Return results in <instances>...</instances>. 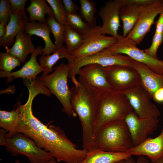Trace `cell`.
Instances as JSON below:
<instances>
[{
	"mask_svg": "<svg viewBox=\"0 0 163 163\" xmlns=\"http://www.w3.org/2000/svg\"><path fill=\"white\" fill-rule=\"evenodd\" d=\"M66 24L84 38L94 33L100 27L94 29L90 27L77 13L66 14Z\"/></svg>",
	"mask_w": 163,
	"mask_h": 163,
	"instance_id": "cell-26",
	"label": "cell"
},
{
	"mask_svg": "<svg viewBox=\"0 0 163 163\" xmlns=\"http://www.w3.org/2000/svg\"><path fill=\"white\" fill-rule=\"evenodd\" d=\"M78 83L70 89L71 103L78 115L82 125L83 133L90 135L95 132L94 125L100 92L79 76Z\"/></svg>",
	"mask_w": 163,
	"mask_h": 163,
	"instance_id": "cell-2",
	"label": "cell"
},
{
	"mask_svg": "<svg viewBox=\"0 0 163 163\" xmlns=\"http://www.w3.org/2000/svg\"><path fill=\"white\" fill-rule=\"evenodd\" d=\"M115 163H150L149 160L144 156H140L136 160L132 156L127 158L119 161Z\"/></svg>",
	"mask_w": 163,
	"mask_h": 163,
	"instance_id": "cell-37",
	"label": "cell"
},
{
	"mask_svg": "<svg viewBox=\"0 0 163 163\" xmlns=\"http://www.w3.org/2000/svg\"><path fill=\"white\" fill-rule=\"evenodd\" d=\"M51 8L56 20L64 25L66 24V13L62 2L60 0H46Z\"/></svg>",
	"mask_w": 163,
	"mask_h": 163,
	"instance_id": "cell-32",
	"label": "cell"
},
{
	"mask_svg": "<svg viewBox=\"0 0 163 163\" xmlns=\"http://www.w3.org/2000/svg\"><path fill=\"white\" fill-rule=\"evenodd\" d=\"M122 92L139 117L158 119L161 115L158 109L151 101L149 92L141 84Z\"/></svg>",
	"mask_w": 163,
	"mask_h": 163,
	"instance_id": "cell-8",
	"label": "cell"
},
{
	"mask_svg": "<svg viewBox=\"0 0 163 163\" xmlns=\"http://www.w3.org/2000/svg\"><path fill=\"white\" fill-rule=\"evenodd\" d=\"M46 23L49 25L51 32L54 38L56 50H58L63 46L65 25L62 24L57 21L54 18L53 13L48 15Z\"/></svg>",
	"mask_w": 163,
	"mask_h": 163,
	"instance_id": "cell-28",
	"label": "cell"
},
{
	"mask_svg": "<svg viewBox=\"0 0 163 163\" xmlns=\"http://www.w3.org/2000/svg\"><path fill=\"white\" fill-rule=\"evenodd\" d=\"M132 67L139 73L141 84L149 92L152 99L155 92L163 87V75L153 72L145 65L133 60Z\"/></svg>",
	"mask_w": 163,
	"mask_h": 163,
	"instance_id": "cell-19",
	"label": "cell"
},
{
	"mask_svg": "<svg viewBox=\"0 0 163 163\" xmlns=\"http://www.w3.org/2000/svg\"></svg>",
	"mask_w": 163,
	"mask_h": 163,
	"instance_id": "cell-44",
	"label": "cell"
},
{
	"mask_svg": "<svg viewBox=\"0 0 163 163\" xmlns=\"http://www.w3.org/2000/svg\"><path fill=\"white\" fill-rule=\"evenodd\" d=\"M134 146L124 120L107 124L95 133V148L113 152H127Z\"/></svg>",
	"mask_w": 163,
	"mask_h": 163,
	"instance_id": "cell-4",
	"label": "cell"
},
{
	"mask_svg": "<svg viewBox=\"0 0 163 163\" xmlns=\"http://www.w3.org/2000/svg\"><path fill=\"white\" fill-rule=\"evenodd\" d=\"M5 146L7 152L12 156L24 155L30 163H46L54 158L50 153L38 147L32 139L21 133L6 138Z\"/></svg>",
	"mask_w": 163,
	"mask_h": 163,
	"instance_id": "cell-6",
	"label": "cell"
},
{
	"mask_svg": "<svg viewBox=\"0 0 163 163\" xmlns=\"http://www.w3.org/2000/svg\"><path fill=\"white\" fill-rule=\"evenodd\" d=\"M163 10V0H152L141 10L136 23L126 37L137 45L140 43L155 22L156 16Z\"/></svg>",
	"mask_w": 163,
	"mask_h": 163,
	"instance_id": "cell-10",
	"label": "cell"
},
{
	"mask_svg": "<svg viewBox=\"0 0 163 163\" xmlns=\"http://www.w3.org/2000/svg\"><path fill=\"white\" fill-rule=\"evenodd\" d=\"M159 14L158 18L155 23L156 24L155 33H163V10Z\"/></svg>",
	"mask_w": 163,
	"mask_h": 163,
	"instance_id": "cell-38",
	"label": "cell"
},
{
	"mask_svg": "<svg viewBox=\"0 0 163 163\" xmlns=\"http://www.w3.org/2000/svg\"><path fill=\"white\" fill-rule=\"evenodd\" d=\"M131 156L127 152H113L95 148L88 151L81 163H115Z\"/></svg>",
	"mask_w": 163,
	"mask_h": 163,
	"instance_id": "cell-23",
	"label": "cell"
},
{
	"mask_svg": "<svg viewBox=\"0 0 163 163\" xmlns=\"http://www.w3.org/2000/svg\"><path fill=\"white\" fill-rule=\"evenodd\" d=\"M131 156L147 157L152 163L163 158V128L160 134L154 138L148 137L127 152Z\"/></svg>",
	"mask_w": 163,
	"mask_h": 163,
	"instance_id": "cell-17",
	"label": "cell"
},
{
	"mask_svg": "<svg viewBox=\"0 0 163 163\" xmlns=\"http://www.w3.org/2000/svg\"><path fill=\"white\" fill-rule=\"evenodd\" d=\"M6 25L3 23H0V38L5 35L6 32Z\"/></svg>",
	"mask_w": 163,
	"mask_h": 163,
	"instance_id": "cell-41",
	"label": "cell"
},
{
	"mask_svg": "<svg viewBox=\"0 0 163 163\" xmlns=\"http://www.w3.org/2000/svg\"><path fill=\"white\" fill-rule=\"evenodd\" d=\"M26 10L29 14L30 22L46 23V14L53 13L51 8L44 0H30V4Z\"/></svg>",
	"mask_w": 163,
	"mask_h": 163,
	"instance_id": "cell-25",
	"label": "cell"
},
{
	"mask_svg": "<svg viewBox=\"0 0 163 163\" xmlns=\"http://www.w3.org/2000/svg\"><path fill=\"white\" fill-rule=\"evenodd\" d=\"M152 0H120L119 16L123 24V37H126L136 22L143 8Z\"/></svg>",
	"mask_w": 163,
	"mask_h": 163,
	"instance_id": "cell-15",
	"label": "cell"
},
{
	"mask_svg": "<svg viewBox=\"0 0 163 163\" xmlns=\"http://www.w3.org/2000/svg\"><path fill=\"white\" fill-rule=\"evenodd\" d=\"M57 161L54 158H53L49 161L46 163H57ZM15 163H21V161L19 160H16L15 161Z\"/></svg>",
	"mask_w": 163,
	"mask_h": 163,
	"instance_id": "cell-42",
	"label": "cell"
},
{
	"mask_svg": "<svg viewBox=\"0 0 163 163\" xmlns=\"http://www.w3.org/2000/svg\"><path fill=\"white\" fill-rule=\"evenodd\" d=\"M29 18L12 13L10 19L6 26L5 35L0 38V46L8 47L13 44L14 38L20 32L25 31L26 24L29 21Z\"/></svg>",
	"mask_w": 163,
	"mask_h": 163,
	"instance_id": "cell-22",
	"label": "cell"
},
{
	"mask_svg": "<svg viewBox=\"0 0 163 163\" xmlns=\"http://www.w3.org/2000/svg\"><path fill=\"white\" fill-rule=\"evenodd\" d=\"M18 120V113L16 108L10 111L0 110V126L8 132L7 134H10L12 133Z\"/></svg>",
	"mask_w": 163,
	"mask_h": 163,
	"instance_id": "cell-30",
	"label": "cell"
},
{
	"mask_svg": "<svg viewBox=\"0 0 163 163\" xmlns=\"http://www.w3.org/2000/svg\"><path fill=\"white\" fill-rule=\"evenodd\" d=\"M133 110L126 97L122 92L112 90L101 93L94 125L95 133L107 124L124 120L126 115Z\"/></svg>",
	"mask_w": 163,
	"mask_h": 163,
	"instance_id": "cell-3",
	"label": "cell"
},
{
	"mask_svg": "<svg viewBox=\"0 0 163 163\" xmlns=\"http://www.w3.org/2000/svg\"><path fill=\"white\" fill-rule=\"evenodd\" d=\"M103 69L113 90L122 92L141 84L139 73L132 67L113 65Z\"/></svg>",
	"mask_w": 163,
	"mask_h": 163,
	"instance_id": "cell-11",
	"label": "cell"
},
{
	"mask_svg": "<svg viewBox=\"0 0 163 163\" xmlns=\"http://www.w3.org/2000/svg\"><path fill=\"white\" fill-rule=\"evenodd\" d=\"M38 94L35 90H30L27 102L24 104L18 102L16 109L18 121L12 133L7 134L6 137L10 138L16 133H22L32 139L38 147L50 153L57 162L81 163L88 151L78 149L60 127L51 125L48 126L34 115L32 102Z\"/></svg>",
	"mask_w": 163,
	"mask_h": 163,
	"instance_id": "cell-1",
	"label": "cell"
},
{
	"mask_svg": "<svg viewBox=\"0 0 163 163\" xmlns=\"http://www.w3.org/2000/svg\"><path fill=\"white\" fill-rule=\"evenodd\" d=\"M21 63L17 58L7 52H0V69L5 72H11L13 69L19 66Z\"/></svg>",
	"mask_w": 163,
	"mask_h": 163,
	"instance_id": "cell-31",
	"label": "cell"
},
{
	"mask_svg": "<svg viewBox=\"0 0 163 163\" xmlns=\"http://www.w3.org/2000/svg\"><path fill=\"white\" fill-rule=\"evenodd\" d=\"M118 40L112 36L95 33L84 39L80 47L72 54L75 58H80L97 54L116 43Z\"/></svg>",
	"mask_w": 163,
	"mask_h": 163,
	"instance_id": "cell-14",
	"label": "cell"
},
{
	"mask_svg": "<svg viewBox=\"0 0 163 163\" xmlns=\"http://www.w3.org/2000/svg\"><path fill=\"white\" fill-rule=\"evenodd\" d=\"M153 163H163V158Z\"/></svg>",
	"mask_w": 163,
	"mask_h": 163,
	"instance_id": "cell-43",
	"label": "cell"
},
{
	"mask_svg": "<svg viewBox=\"0 0 163 163\" xmlns=\"http://www.w3.org/2000/svg\"><path fill=\"white\" fill-rule=\"evenodd\" d=\"M132 60L129 56L124 54H105L101 52L89 56L75 58L73 63L70 65L69 77L74 84H75L78 82L75 76L78 70L87 65L95 63L103 67L122 65L132 67Z\"/></svg>",
	"mask_w": 163,
	"mask_h": 163,
	"instance_id": "cell-9",
	"label": "cell"
},
{
	"mask_svg": "<svg viewBox=\"0 0 163 163\" xmlns=\"http://www.w3.org/2000/svg\"><path fill=\"white\" fill-rule=\"evenodd\" d=\"M11 13L24 17H27L26 12L25 5L27 0H9Z\"/></svg>",
	"mask_w": 163,
	"mask_h": 163,
	"instance_id": "cell-35",
	"label": "cell"
},
{
	"mask_svg": "<svg viewBox=\"0 0 163 163\" xmlns=\"http://www.w3.org/2000/svg\"><path fill=\"white\" fill-rule=\"evenodd\" d=\"M163 42V33H155L151 46L143 50L150 56L155 58L158 59L157 56V51L159 46Z\"/></svg>",
	"mask_w": 163,
	"mask_h": 163,
	"instance_id": "cell-33",
	"label": "cell"
},
{
	"mask_svg": "<svg viewBox=\"0 0 163 163\" xmlns=\"http://www.w3.org/2000/svg\"><path fill=\"white\" fill-rule=\"evenodd\" d=\"M53 69L54 71L51 74L39 78L60 101L63 106L62 111L68 116L75 117L77 114L71 106L70 90L67 83L70 65L62 63Z\"/></svg>",
	"mask_w": 163,
	"mask_h": 163,
	"instance_id": "cell-5",
	"label": "cell"
},
{
	"mask_svg": "<svg viewBox=\"0 0 163 163\" xmlns=\"http://www.w3.org/2000/svg\"><path fill=\"white\" fill-rule=\"evenodd\" d=\"M62 2L66 14L77 13L80 10V7L72 0H62Z\"/></svg>",
	"mask_w": 163,
	"mask_h": 163,
	"instance_id": "cell-36",
	"label": "cell"
},
{
	"mask_svg": "<svg viewBox=\"0 0 163 163\" xmlns=\"http://www.w3.org/2000/svg\"><path fill=\"white\" fill-rule=\"evenodd\" d=\"M25 31L31 36L35 35L43 39L44 42L45 46L43 48V54L49 55L56 51L55 45L51 39L50 30L47 23L29 21L25 26Z\"/></svg>",
	"mask_w": 163,
	"mask_h": 163,
	"instance_id": "cell-21",
	"label": "cell"
},
{
	"mask_svg": "<svg viewBox=\"0 0 163 163\" xmlns=\"http://www.w3.org/2000/svg\"><path fill=\"white\" fill-rule=\"evenodd\" d=\"M43 49L41 46L37 47L35 50L31 53L29 60L17 71L7 73L0 70V78L7 77V83L12 81L16 78H21L23 79L30 80L36 78L38 74L44 70L37 61L36 58L38 55L43 54Z\"/></svg>",
	"mask_w": 163,
	"mask_h": 163,
	"instance_id": "cell-18",
	"label": "cell"
},
{
	"mask_svg": "<svg viewBox=\"0 0 163 163\" xmlns=\"http://www.w3.org/2000/svg\"><path fill=\"white\" fill-rule=\"evenodd\" d=\"M8 132L4 129H0V145L5 146L6 145V135Z\"/></svg>",
	"mask_w": 163,
	"mask_h": 163,
	"instance_id": "cell-40",
	"label": "cell"
},
{
	"mask_svg": "<svg viewBox=\"0 0 163 163\" xmlns=\"http://www.w3.org/2000/svg\"><path fill=\"white\" fill-rule=\"evenodd\" d=\"M79 14L91 28L95 29L100 27L96 24L94 16L96 9V4L89 0H80Z\"/></svg>",
	"mask_w": 163,
	"mask_h": 163,
	"instance_id": "cell-27",
	"label": "cell"
},
{
	"mask_svg": "<svg viewBox=\"0 0 163 163\" xmlns=\"http://www.w3.org/2000/svg\"><path fill=\"white\" fill-rule=\"evenodd\" d=\"M78 74L101 93L113 90L107 80L103 67L99 64L87 65L78 70Z\"/></svg>",
	"mask_w": 163,
	"mask_h": 163,
	"instance_id": "cell-16",
	"label": "cell"
},
{
	"mask_svg": "<svg viewBox=\"0 0 163 163\" xmlns=\"http://www.w3.org/2000/svg\"><path fill=\"white\" fill-rule=\"evenodd\" d=\"M12 14L9 0H0V23L7 25L10 21Z\"/></svg>",
	"mask_w": 163,
	"mask_h": 163,
	"instance_id": "cell-34",
	"label": "cell"
},
{
	"mask_svg": "<svg viewBox=\"0 0 163 163\" xmlns=\"http://www.w3.org/2000/svg\"><path fill=\"white\" fill-rule=\"evenodd\" d=\"M105 54H121L127 56L133 60L142 64L153 72L163 75V60L154 58L139 49L133 41L122 36L115 43L104 49Z\"/></svg>",
	"mask_w": 163,
	"mask_h": 163,
	"instance_id": "cell-7",
	"label": "cell"
},
{
	"mask_svg": "<svg viewBox=\"0 0 163 163\" xmlns=\"http://www.w3.org/2000/svg\"><path fill=\"white\" fill-rule=\"evenodd\" d=\"M124 120L131 137L134 146L141 143L155 131L158 126V119L142 118L133 111L128 113Z\"/></svg>",
	"mask_w": 163,
	"mask_h": 163,
	"instance_id": "cell-12",
	"label": "cell"
},
{
	"mask_svg": "<svg viewBox=\"0 0 163 163\" xmlns=\"http://www.w3.org/2000/svg\"><path fill=\"white\" fill-rule=\"evenodd\" d=\"M63 58L67 60L69 65L73 63L75 59L72 54L67 50L65 46L56 50L52 54L41 55L39 58L40 65L44 69L41 76H46L53 72V66L59 60Z\"/></svg>",
	"mask_w": 163,
	"mask_h": 163,
	"instance_id": "cell-24",
	"label": "cell"
},
{
	"mask_svg": "<svg viewBox=\"0 0 163 163\" xmlns=\"http://www.w3.org/2000/svg\"><path fill=\"white\" fill-rule=\"evenodd\" d=\"M84 37L80 34L65 25L64 42L66 45L67 50L72 54L78 49L82 44Z\"/></svg>",
	"mask_w": 163,
	"mask_h": 163,
	"instance_id": "cell-29",
	"label": "cell"
},
{
	"mask_svg": "<svg viewBox=\"0 0 163 163\" xmlns=\"http://www.w3.org/2000/svg\"><path fill=\"white\" fill-rule=\"evenodd\" d=\"M152 99L158 103H163V87L158 89L153 94Z\"/></svg>",
	"mask_w": 163,
	"mask_h": 163,
	"instance_id": "cell-39",
	"label": "cell"
},
{
	"mask_svg": "<svg viewBox=\"0 0 163 163\" xmlns=\"http://www.w3.org/2000/svg\"><path fill=\"white\" fill-rule=\"evenodd\" d=\"M5 48L6 51L17 58L22 63L26 62L28 55L32 53L36 49L32 43L31 36L25 31L21 32L17 34L11 48L6 47Z\"/></svg>",
	"mask_w": 163,
	"mask_h": 163,
	"instance_id": "cell-20",
	"label": "cell"
},
{
	"mask_svg": "<svg viewBox=\"0 0 163 163\" xmlns=\"http://www.w3.org/2000/svg\"><path fill=\"white\" fill-rule=\"evenodd\" d=\"M120 0H110L106 2L100 9L98 14L102 20V25L95 31V33L108 34L118 40L122 36L118 34L120 26L119 9Z\"/></svg>",
	"mask_w": 163,
	"mask_h": 163,
	"instance_id": "cell-13",
	"label": "cell"
}]
</instances>
